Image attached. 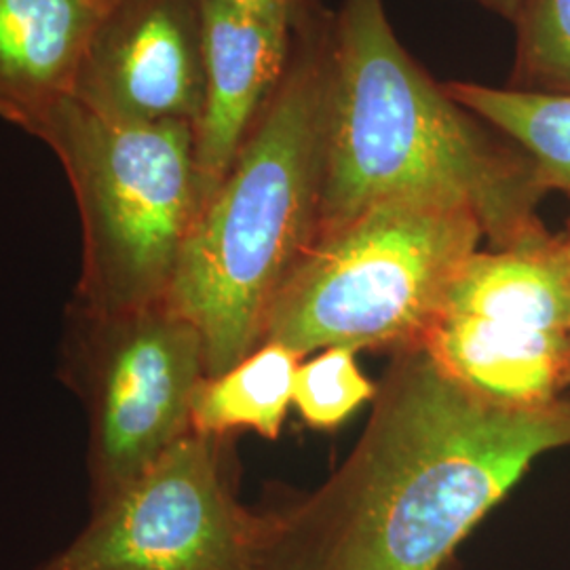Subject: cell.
<instances>
[{"mask_svg":"<svg viewBox=\"0 0 570 570\" xmlns=\"http://www.w3.org/2000/svg\"><path fill=\"white\" fill-rule=\"evenodd\" d=\"M372 402L320 489L261 511L265 570H444L541 454L570 446V400L492 402L421 345L393 353Z\"/></svg>","mask_w":570,"mask_h":570,"instance_id":"cell-1","label":"cell"},{"mask_svg":"<svg viewBox=\"0 0 570 570\" xmlns=\"http://www.w3.org/2000/svg\"><path fill=\"white\" fill-rule=\"evenodd\" d=\"M550 193L522 150H501L412 61L383 0H345L330 53L320 230L372 205L429 199L471 209L494 247L548 237Z\"/></svg>","mask_w":570,"mask_h":570,"instance_id":"cell-2","label":"cell"},{"mask_svg":"<svg viewBox=\"0 0 570 570\" xmlns=\"http://www.w3.org/2000/svg\"><path fill=\"white\" fill-rule=\"evenodd\" d=\"M330 56L287 70L193 226L165 303L197 327L205 376L263 345L282 287L320 230Z\"/></svg>","mask_w":570,"mask_h":570,"instance_id":"cell-3","label":"cell"},{"mask_svg":"<svg viewBox=\"0 0 570 570\" xmlns=\"http://www.w3.org/2000/svg\"><path fill=\"white\" fill-rule=\"evenodd\" d=\"M484 228L463 205L395 199L317 233L273 303L263 343L402 351L423 343Z\"/></svg>","mask_w":570,"mask_h":570,"instance_id":"cell-4","label":"cell"},{"mask_svg":"<svg viewBox=\"0 0 570 570\" xmlns=\"http://www.w3.org/2000/svg\"><path fill=\"white\" fill-rule=\"evenodd\" d=\"M41 140L58 155L81 216L75 303L91 311L165 303L202 212L195 127L108 121L72 98Z\"/></svg>","mask_w":570,"mask_h":570,"instance_id":"cell-5","label":"cell"},{"mask_svg":"<svg viewBox=\"0 0 570 570\" xmlns=\"http://www.w3.org/2000/svg\"><path fill=\"white\" fill-rule=\"evenodd\" d=\"M63 381L89 414L91 505L115 497L190 433L205 376L204 343L167 303L129 311H66Z\"/></svg>","mask_w":570,"mask_h":570,"instance_id":"cell-6","label":"cell"},{"mask_svg":"<svg viewBox=\"0 0 570 570\" xmlns=\"http://www.w3.org/2000/svg\"><path fill=\"white\" fill-rule=\"evenodd\" d=\"M421 346L465 387L541 406L570 385V266L562 239L475 252Z\"/></svg>","mask_w":570,"mask_h":570,"instance_id":"cell-7","label":"cell"},{"mask_svg":"<svg viewBox=\"0 0 570 570\" xmlns=\"http://www.w3.org/2000/svg\"><path fill=\"white\" fill-rule=\"evenodd\" d=\"M263 513L226 478L223 438L186 433L138 480L91 505L39 570H265Z\"/></svg>","mask_w":570,"mask_h":570,"instance_id":"cell-8","label":"cell"},{"mask_svg":"<svg viewBox=\"0 0 570 570\" xmlns=\"http://www.w3.org/2000/svg\"><path fill=\"white\" fill-rule=\"evenodd\" d=\"M75 100L117 122H195L204 104L202 0H112Z\"/></svg>","mask_w":570,"mask_h":570,"instance_id":"cell-9","label":"cell"},{"mask_svg":"<svg viewBox=\"0 0 570 570\" xmlns=\"http://www.w3.org/2000/svg\"><path fill=\"white\" fill-rule=\"evenodd\" d=\"M204 104L195 122L202 207L235 164L284 79L289 23L256 20L223 0H202Z\"/></svg>","mask_w":570,"mask_h":570,"instance_id":"cell-10","label":"cell"},{"mask_svg":"<svg viewBox=\"0 0 570 570\" xmlns=\"http://www.w3.org/2000/svg\"><path fill=\"white\" fill-rule=\"evenodd\" d=\"M110 2L0 0V119L41 140L75 98L82 61Z\"/></svg>","mask_w":570,"mask_h":570,"instance_id":"cell-11","label":"cell"},{"mask_svg":"<svg viewBox=\"0 0 570 570\" xmlns=\"http://www.w3.org/2000/svg\"><path fill=\"white\" fill-rule=\"evenodd\" d=\"M301 362L303 355L296 351L263 343L223 374L204 376L193 393L190 429L212 438L256 431L275 442L292 406Z\"/></svg>","mask_w":570,"mask_h":570,"instance_id":"cell-12","label":"cell"},{"mask_svg":"<svg viewBox=\"0 0 570 570\" xmlns=\"http://www.w3.org/2000/svg\"><path fill=\"white\" fill-rule=\"evenodd\" d=\"M450 98L501 131L537 167L548 190L570 197V96L452 82Z\"/></svg>","mask_w":570,"mask_h":570,"instance_id":"cell-13","label":"cell"},{"mask_svg":"<svg viewBox=\"0 0 570 570\" xmlns=\"http://www.w3.org/2000/svg\"><path fill=\"white\" fill-rule=\"evenodd\" d=\"M357 348L326 346L315 357L301 362L294 376L292 406L313 429H336L346 419L372 402L376 383L364 376L355 362Z\"/></svg>","mask_w":570,"mask_h":570,"instance_id":"cell-14","label":"cell"},{"mask_svg":"<svg viewBox=\"0 0 570 570\" xmlns=\"http://www.w3.org/2000/svg\"><path fill=\"white\" fill-rule=\"evenodd\" d=\"M518 89L570 96V0H522Z\"/></svg>","mask_w":570,"mask_h":570,"instance_id":"cell-15","label":"cell"},{"mask_svg":"<svg viewBox=\"0 0 570 570\" xmlns=\"http://www.w3.org/2000/svg\"><path fill=\"white\" fill-rule=\"evenodd\" d=\"M228 7L256 20L289 23L292 0H223Z\"/></svg>","mask_w":570,"mask_h":570,"instance_id":"cell-16","label":"cell"},{"mask_svg":"<svg viewBox=\"0 0 570 570\" xmlns=\"http://www.w3.org/2000/svg\"><path fill=\"white\" fill-rule=\"evenodd\" d=\"M489 7H492L494 11H499L501 16L515 20L518 18V11H520V4L522 0H484Z\"/></svg>","mask_w":570,"mask_h":570,"instance_id":"cell-17","label":"cell"},{"mask_svg":"<svg viewBox=\"0 0 570 570\" xmlns=\"http://www.w3.org/2000/svg\"><path fill=\"white\" fill-rule=\"evenodd\" d=\"M560 239H562V247H564V254H567V261H569L570 266V223L567 233H564Z\"/></svg>","mask_w":570,"mask_h":570,"instance_id":"cell-18","label":"cell"},{"mask_svg":"<svg viewBox=\"0 0 570 570\" xmlns=\"http://www.w3.org/2000/svg\"><path fill=\"white\" fill-rule=\"evenodd\" d=\"M100 2H112V0H100Z\"/></svg>","mask_w":570,"mask_h":570,"instance_id":"cell-19","label":"cell"},{"mask_svg":"<svg viewBox=\"0 0 570 570\" xmlns=\"http://www.w3.org/2000/svg\"><path fill=\"white\" fill-rule=\"evenodd\" d=\"M449 569H450V564H449V567H446V569H444V570H449Z\"/></svg>","mask_w":570,"mask_h":570,"instance_id":"cell-20","label":"cell"}]
</instances>
